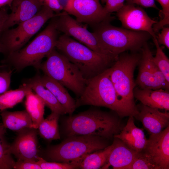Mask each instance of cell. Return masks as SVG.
Returning <instances> with one entry per match:
<instances>
[{
	"instance_id": "42",
	"label": "cell",
	"mask_w": 169,
	"mask_h": 169,
	"mask_svg": "<svg viewBox=\"0 0 169 169\" xmlns=\"http://www.w3.org/2000/svg\"><path fill=\"white\" fill-rule=\"evenodd\" d=\"M1 53H2V50H1V47L0 45V54Z\"/></svg>"
},
{
	"instance_id": "18",
	"label": "cell",
	"mask_w": 169,
	"mask_h": 169,
	"mask_svg": "<svg viewBox=\"0 0 169 169\" xmlns=\"http://www.w3.org/2000/svg\"><path fill=\"white\" fill-rule=\"evenodd\" d=\"M113 147L107 161L101 169L110 166L115 169H126L132 163L138 152L129 148L119 139L114 137Z\"/></svg>"
},
{
	"instance_id": "3",
	"label": "cell",
	"mask_w": 169,
	"mask_h": 169,
	"mask_svg": "<svg viewBox=\"0 0 169 169\" xmlns=\"http://www.w3.org/2000/svg\"><path fill=\"white\" fill-rule=\"evenodd\" d=\"M107 140L91 135L71 136L59 144L49 146L39 156L48 161L80 164L88 154L108 146Z\"/></svg>"
},
{
	"instance_id": "11",
	"label": "cell",
	"mask_w": 169,
	"mask_h": 169,
	"mask_svg": "<svg viewBox=\"0 0 169 169\" xmlns=\"http://www.w3.org/2000/svg\"><path fill=\"white\" fill-rule=\"evenodd\" d=\"M141 57L139 64L136 86L142 89L169 90V83L154 63L153 56L147 43L141 49Z\"/></svg>"
},
{
	"instance_id": "24",
	"label": "cell",
	"mask_w": 169,
	"mask_h": 169,
	"mask_svg": "<svg viewBox=\"0 0 169 169\" xmlns=\"http://www.w3.org/2000/svg\"><path fill=\"white\" fill-rule=\"evenodd\" d=\"M25 97L26 110L31 117L33 128L37 129L44 119L45 104L41 99L33 92L32 89L28 92Z\"/></svg>"
},
{
	"instance_id": "2",
	"label": "cell",
	"mask_w": 169,
	"mask_h": 169,
	"mask_svg": "<svg viewBox=\"0 0 169 169\" xmlns=\"http://www.w3.org/2000/svg\"><path fill=\"white\" fill-rule=\"evenodd\" d=\"M55 48L76 66L86 80L110 68L117 59L99 54L64 34L58 38Z\"/></svg>"
},
{
	"instance_id": "25",
	"label": "cell",
	"mask_w": 169,
	"mask_h": 169,
	"mask_svg": "<svg viewBox=\"0 0 169 169\" xmlns=\"http://www.w3.org/2000/svg\"><path fill=\"white\" fill-rule=\"evenodd\" d=\"M60 116L58 113L51 112L41 122L37 129L38 134L42 138L48 141L60 139L58 126Z\"/></svg>"
},
{
	"instance_id": "20",
	"label": "cell",
	"mask_w": 169,
	"mask_h": 169,
	"mask_svg": "<svg viewBox=\"0 0 169 169\" xmlns=\"http://www.w3.org/2000/svg\"><path fill=\"white\" fill-rule=\"evenodd\" d=\"M114 137L119 139L129 148L138 152L144 149L147 140L142 129L135 124L132 116L129 117L126 125Z\"/></svg>"
},
{
	"instance_id": "16",
	"label": "cell",
	"mask_w": 169,
	"mask_h": 169,
	"mask_svg": "<svg viewBox=\"0 0 169 169\" xmlns=\"http://www.w3.org/2000/svg\"><path fill=\"white\" fill-rule=\"evenodd\" d=\"M136 105L139 113L134 117L142 123L150 135L158 133L169 126V113L167 111L161 112L141 103Z\"/></svg>"
},
{
	"instance_id": "23",
	"label": "cell",
	"mask_w": 169,
	"mask_h": 169,
	"mask_svg": "<svg viewBox=\"0 0 169 169\" xmlns=\"http://www.w3.org/2000/svg\"><path fill=\"white\" fill-rule=\"evenodd\" d=\"M3 125L6 129L18 132L23 129L32 128V121L26 110L9 111L4 110L1 111Z\"/></svg>"
},
{
	"instance_id": "34",
	"label": "cell",
	"mask_w": 169,
	"mask_h": 169,
	"mask_svg": "<svg viewBox=\"0 0 169 169\" xmlns=\"http://www.w3.org/2000/svg\"><path fill=\"white\" fill-rule=\"evenodd\" d=\"M125 0H107L106 4L104 7L105 11L110 13L114 12H117L125 5Z\"/></svg>"
},
{
	"instance_id": "27",
	"label": "cell",
	"mask_w": 169,
	"mask_h": 169,
	"mask_svg": "<svg viewBox=\"0 0 169 169\" xmlns=\"http://www.w3.org/2000/svg\"><path fill=\"white\" fill-rule=\"evenodd\" d=\"M112 147V144L103 149L88 154L82 161L79 168L81 169H101L107 162Z\"/></svg>"
},
{
	"instance_id": "17",
	"label": "cell",
	"mask_w": 169,
	"mask_h": 169,
	"mask_svg": "<svg viewBox=\"0 0 169 169\" xmlns=\"http://www.w3.org/2000/svg\"><path fill=\"white\" fill-rule=\"evenodd\" d=\"M42 7L39 0H13L3 31L32 18Z\"/></svg>"
},
{
	"instance_id": "26",
	"label": "cell",
	"mask_w": 169,
	"mask_h": 169,
	"mask_svg": "<svg viewBox=\"0 0 169 169\" xmlns=\"http://www.w3.org/2000/svg\"><path fill=\"white\" fill-rule=\"evenodd\" d=\"M32 89L27 83H24L19 88L8 90L0 94V110L12 108L22 102L28 92Z\"/></svg>"
},
{
	"instance_id": "15",
	"label": "cell",
	"mask_w": 169,
	"mask_h": 169,
	"mask_svg": "<svg viewBox=\"0 0 169 169\" xmlns=\"http://www.w3.org/2000/svg\"><path fill=\"white\" fill-rule=\"evenodd\" d=\"M158 169H169V126L160 132L150 135L141 151Z\"/></svg>"
},
{
	"instance_id": "31",
	"label": "cell",
	"mask_w": 169,
	"mask_h": 169,
	"mask_svg": "<svg viewBox=\"0 0 169 169\" xmlns=\"http://www.w3.org/2000/svg\"><path fill=\"white\" fill-rule=\"evenodd\" d=\"M9 146L6 141L0 143V169L13 168L15 161L8 151Z\"/></svg>"
},
{
	"instance_id": "29",
	"label": "cell",
	"mask_w": 169,
	"mask_h": 169,
	"mask_svg": "<svg viewBox=\"0 0 169 169\" xmlns=\"http://www.w3.org/2000/svg\"><path fill=\"white\" fill-rule=\"evenodd\" d=\"M126 169H158L155 164L146 154L138 152L135 158Z\"/></svg>"
},
{
	"instance_id": "9",
	"label": "cell",
	"mask_w": 169,
	"mask_h": 169,
	"mask_svg": "<svg viewBox=\"0 0 169 169\" xmlns=\"http://www.w3.org/2000/svg\"><path fill=\"white\" fill-rule=\"evenodd\" d=\"M57 14L48 7L43 6L32 18L20 23L14 28L3 31L0 33L1 53L6 56L22 48L47 21Z\"/></svg>"
},
{
	"instance_id": "10",
	"label": "cell",
	"mask_w": 169,
	"mask_h": 169,
	"mask_svg": "<svg viewBox=\"0 0 169 169\" xmlns=\"http://www.w3.org/2000/svg\"><path fill=\"white\" fill-rule=\"evenodd\" d=\"M57 29L69 36H72L94 51L100 54L116 59L105 50L92 32L88 31L81 23L64 11L52 18Z\"/></svg>"
},
{
	"instance_id": "40",
	"label": "cell",
	"mask_w": 169,
	"mask_h": 169,
	"mask_svg": "<svg viewBox=\"0 0 169 169\" xmlns=\"http://www.w3.org/2000/svg\"><path fill=\"white\" fill-rule=\"evenodd\" d=\"M13 0H0V8L8 6L10 7Z\"/></svg>"
},
{
	"instance_id": "30",
	"label": "cell",
	"mask_w": 169,
	"mask_h": 169,
	"mask_svg": "<svg viewBox=\"0 0 169 169\" xmlns=\"http://www.w3.org/2000/svg\"><path fill=\"white\" fill-rule=\"evenodd\" d=\"M37 163L42 169H73L79 168L80 163L71 162H60L47 161L42 157L38 156Z\"/></svg>"
},
{
	"instance_id": "35",
	"label": "cell",
	"mask_w": 169,
	"mask_h": 169,
	"mask_svg": "<svg viewBox=\"0 0 169 169\" xmlns=\"http://www.w3.org/2000/svg\"><path fill=\"white\" fill-rule=\"evenodd\" d=\"M13 169H42L36 161L29 160H17Z\"/></svg>"
},
{
	"instance_id": "21",
	"label": "cell",
	"mask_w": 169,
	"mask_h": 169,
	"mask_svg": "<svg viewBox=\"0 0 169 169\" xmlns=\"http://www.w3.org/2000/svg\"><path fill=\"white\" fill-rule=\"evenodd\" d=\"M44 87L49 90L69 115H72L76 109V100L68 93L64 86L46 74L40 76Z\"/></svg>"
},
{
	"instance_id": "5",
	"label": "cell",
	"mask_w": 169,
	"mask_h": 169,
	"mask_svg": "<svg viewBox=\"0 0 169 169\" xmlns=\"http://www.w3.org/2000/svg\"><path fill=\"white\" fill-rule=\"evenodd\" d=\"M84 105L106 107L120 118L133 116L118 96L110 79L108 68L87 80L83 93L76 100V108Z\"/></svg>"
},
{
	"instance_id": "14",
	"label": "cell",
	"mask_w": 169,
	"mask_h": 169,
	"mask_svg": "<svg viewBox=\"0 0 169 169\" xmlns=\"http://www.w3.org/2000/svg\"><path fill=\"white\" fill-rule=\"evenodd\" d=\"M13 143L9 145L8 151L17 160L37 161L39 156L37 135L38 130L32 128H26L18 132Z\"/></svg>"
},
{
	"instance_id": "39",
	"label": "cell",
	"mask_w": 169,
	"mask_h": 169,
	"mask_svg": "<svg viewBox=\"0 0 169 169\" xmlns=\"http://www.w3.org/2000/svg\"><path fill=\"white\" fill-rule=\"evenodd\" d=\"M8 14L7 7H5L0 9V33L3 31V26Z\"/></svg>"
},
{
	"instance_id": "13",
	"label": "cell",
	"mask_w": 169,
	"mask_h": 169,
	"mask_svg": "<svg viewBox=\"0 0 169 169\" xmlns=\"http://www.w3.org/2000/svg\"><path fill=\"white\" fill-rule=\"evenodd\" d=\"M116 16L123 28L133 31L146 32L153 38H156L153 26L157 21L151 18L141 7L126 3L117 12Z\"/></svg>"
},
{
	"instance_id": "8",
	"label": "cell",
	"mask_w": 169,
	"mask_h": 169,
	"mask_svg": "<svg viewBox=\"0 0 169 169\" xmlns=\"http://www.w3.org/2000/svg\"><path fill=\"white\" fill-rule=\"evenodd\" d=\"M39 69L45 74L56 80L79 97L85 89L87 80L83 77L76 66L54 48L46 56Z\"/></svg>"
},
{
	"instance_id": "4",
	"label": "cell",
	"mask_w": 169,
	"mask_h": 169,
	"mask_svg": "<svg viewBox=\"0 0 169 169\" xmlns=\"http://www.w3.org/2000/svg\"><path fill=\"white\" fill-rule=\"evenodd\" d=\"M58 31L52 19L29 44L6 56L2 63L18 71L30 66L39 69L42 59L55 48Z\"/></svg>"
},
{
	"instance_id": "1",
	"label": "cell",
	"mask_w": 169,
	"mask_h": 169,
	"mask_svg": "<svg viewBox=\"0 0 169 169\" xmlns=\"http://www.w3.org/2000/svg\"><path fill=\"white\" fill-rule=\"evenodd\" d=\"M118 116L112 113L91 108L65 118L62 131L67 137L91 135L110 139L122 129Z\"/></svg>"
},
{
	"instance_id": "37",
	"label": "cell",
	"mask_w": 169,
	"mask_h": 169,
	"mask_svg": "<svg viewBox=\"0 0 169 169\" xmlns=\"http://www.w3.org/2000/svg\"><path fill=\"white\" fill-rule=\"evenodd\" d=\"M42 6H46L54 12L59 13L64 9L59 0H39Z\"/></svg>"
},
{
	"instance_id": "32",
	"label": "cell",
	"mask_w": 169,
	"mask_h": 169,
	"mask_svg": "<svg viewBox=\"0 0 169 169\" xmlns=\"http://www.w3.org/2000/svg\"><path fill=\"white\" fill-rule=\"evenodd\" d=\"M161 5L162 9L159 12L160 20L153 26L154 32H157L166 25L169 24V0H156Z\"/></svg>"
},
{
	"instance_id": "28",
	"label": "cell",
	"mask_w": 169,
	"mask_h": 169,
	"mask_svg": "<svg viewBox=\"0 0 169 169\" xmlns=\"http://www.w3.org/2000/svg\"><path fill=\"white\" fill-rule=\"evenodd\" d=\"M156 48V53L153 61L169 83V59L160 46L156 38H153Z\"/></svg>"
},
{
	"instance_id": "12",
	"label": "cell",
	"mask_w": 169,
	"mask_h": 169,
	"mask_svg": "<svg viewBox=\"0 0 169 169\" xmlns=\"http://www.w3.org/2000/svg\"><path fill=\"white\" fill-rule=\"evenodd\" d=\"M63 10L74 16L79 23L92 27L114 19L105 11L99 0H68Z\"/></svg>"
},
{
	"instance_id": "6",
	"label": "cell",
	"mask_w": 169,
	"mask_h": 169,
	"mask_svg": "<svg viewBox=\"0 0 169 169\" xmlns=\"http://www.w3.org/2000/svg\"><path fill=\"white\" fill-rule=\"evenodd\" d=\"M110 22L104 21L92 27L93 33L102 47L115 57L127 51H140L152 37L147 32L116 27Z\"/></svg>"
},
{
	"instance_id": "38",
	"label": "cell",
	"mask_w": 169,
	"mask_h": 169,
	"mask_svg": "<svg viewBox=\"0 0 169 169\" xmlns=\"http://www.w3.org/2000/svg\"><path fill=\"white\" fill-rule=\"evenodd\" d=\"M126 3L137 4L145 8H153L159 10L155 3V0H125Z\"/></svg>"
},
{
	"instance_id": "41",
	"label": "cell",
	"mask_w": 169,
	"mask_h": 169,
	"mask_svg": "<svg viewBox=\"0 0 169 169\" xmlns=\"http://www.w3.org/2000/svg\"><path fill=\"white\" fill-rule=\"evenodd\" d=\"M100 0L101 1L102 3H105L107 0Z\"/></svg>"
},
{
	"instance_id": "22",
	"label": "cell",
	"mask_w": 169,
	"mask_h": 169,
	"mask_svg": "<svg viewBox=\"0 0 169 169\" xmlns=\"http://www.w3.org/2000/svg\"><path fill=\"white\" fill-rule=\"evenodd\" d=\"M28 84L43 101L51 112H56L60 115L67 114L66 110L59 102L52 93L45 88L42 83L40 76L38 74L26 80L25 82Z\"/></svg>"
},
{
	"instance_id": "33",
	"label": "cell",
	"mask_w": 169,
	"mask_h": 169,
	"mask_svg": "<svg viewBox=\"0 0 169 169\" xmlns=\"http://www.w3.org/2000/svg\"><path fill=\"white\" fill-rule=\"evenodd\" d=\"M12 71H0V94L9 89L11 80Z\"/></svg>"
},
{
	"instance_id": "19",
	"label": "cell",
	"mask_w": 169,
	"mask_h": 169,
	"mask_svg": "<svg viewBox=\"0 0 169 169\" xmlns=\"http://www.w3.org/2000/svg\"><path fill=\"white\" fill-rule=\"evenodd\" d=\"M134 98L143 104L158 109L169 110V90L142 89L135 87L133 90Z\"/></svg>"
},
{
	"instance_id": "7",
	"label": "cell",
	"mask_w": 169,
	"mask_h": 169,
	"mask_svg": "<svg viewBox=\"0 0 169 169\" xmlns=\"http://www.w3.org/2000/svg\"><path fill=\"white\" fill-rule=\"evenodd\" d=\"M138 52L120 54L108 68L109 76L118 96L134 117L139 113L133 95L136 86L134 72L141 57V53Z\"/></svg>"
},
{
	"instance_id": "36",
	"label": "cell",
	"mask_w": 169,
	"mask_h": 169,
	"mask_svg": "<svg viewBox=\"0 0 169 169\" xmlns=\"http://www.w3.org/2000/svg\"><path fill=\"white\" fill-rule=\"evenodd\" d=\"M156 38L159 44H162L169 49V28L163 27L161 32L156 36Z\"/></svg>"
}]
</instances>
